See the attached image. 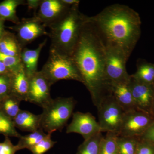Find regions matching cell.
<instances>
[{"label": "cell", "mask_w": 154, "mask_h": 154, "mask_svg": "<svg viewBox=\"0 0 154 154\" xmlns=\"http://www.w3.org/2000/svg\"><path fill=\"white\" fill-rule=\"evenodd\" d=\"M46 40L40 43L38 48L35 49H28L27 48H24L22 49V51L27 56L29 61H30V68L28 72V76L29 77L31 76L32 75L36 72L38 68V58L42 50L46 44Z\"/></svg>", "instance_id": "cell-25"}, {"label": "cell", "mask_w": 154, "mask_h": 154, "mask_svg": "<svg viewBox=\"0 0 154 154\" xmlns=\"http://www.w3.org/2000/svg\"><path fill=\"white\" fill-rule=\"evenodd\" d=\"M139 137L119 136L117 154H135Z\"/></svg>", "instance_id": "cell-23"}, {"label": "cell", "mask_w": 154, "mask_h": 154, "mask_svg": "<svg viewBox=\"0 0 154 154\" xmlns=\"http://www.w3.org/2000/svg\"><path fill=\"white\" fill-rule=\"evenodd\" d=\"M152 115L154 116V99L153 103L152 108Z\"/></svg>", "instance_id": "cell-37"}, {"label": "cell", "mask_w": 154, "mask_h": 154, "mask_svg": "<svg viewBox=\"0 0 154 154\" xmlns=\"http://www.w3.org/2000/svg\"><path fill=\"white\" fill-rule=\"evenodd\" d=\"M139 138L141 139L149 141L154 143V120L145 132Z\"/></svg>", "instance_id": "cell-32"}, {"label": "cell", "mask_w": 154, "mask_h": 154, "mask_svg": "<svg viewBox=\"0 0 154 154\" xmlns=\"http://www.w3.org/2000/svg\"><path fill=\"white\" fill-rule=\"evenodd\" d=\"M40 71L51 85L60 80H74L82 83L79 72L71 57L50 49L47 61Z\"/></svg>", "instance_id": "cell-5"}, {"label": "cell", "mask_w": 154, "mask_h": 154, "mask_svg": "<svg viewBox=\"0 0 154 154\" xmlns=\"http://www.w3.org/2000/svg\"><path fill=\"white\" fill-rule=\"evenodd\" d=\"M11 75H0V99H2L11 94Z\"/></svg>", "instance_id": "cell-29"}, {"label": "cell", "mask_w": 154, "mask_h": 154, "mask_svg": "<svg viewBox=\"0 0 154 154\" xmlns=\"http://www.w3.org/2000/svg\"><path fill=\"white\" fill-rule=\"evenodd\" d=\"M101 132H114L119 135L125 112L111 94L105 97L97 107Z\"/></svg>", "instance_id": "cell-6"}, {"label": "cell", "mask_w": 154, "mask_h": 154, "mask_svg": "<svg viewBox=\"0 0 154 154\" xmlns=\"http://www.w3.org/2000/svg\"><path fill=\"white\" fill-rule=\"evenodd\" d=\"M154 120L151 114L137 109L125 112L119 136L140 137Z\"/></svg>", "instance_id": "cell-7"}, {"label": "cell", "mask_w": 154, "mask_h": 154, "mask_svg": "<svg viewBox=\"0 0 154 154\" xmlns=\"http://www.w3.org/2000/svg\"><path fill=\"white\" fill-rule=\"evenodd\" d=\"M117 134L107 132L105 137H103L100 143V154H117Z\"/></svg>", "instance_id": "cell-24"}, {"label": "cell", "mask_w": 154, "mask_h": 154, "mask_svg": "<svg viewBox=\"0 0 154 154\" xmlns=\"http://www.w3.org/2000/svg\"><path fill=\"white\" fill-rule=\"evenodd\" d=\"M71 57L79 72L82 84L91 94L93 103L98 107L111 93L105 74L106 48L89 17Z\"/></svg>", "instance_id": "cell-1"}, {"label": "cell", "mask_w": 154, "mask_h": 154, "mask_svg": "<svg viewBox=\"0 0 154 154\" xmlns=\"http://www.w3.org/2000/svg\"><path fill=\"white\" fill-rule=\"evenodd\" d=\"M2 99H0V105H1V101H2Z\"/></svg>", "instance_id": "cell-38"}, {"label": "cell", "mask_w": 154, "mask_h": 154, "mask_svg": "<svg viewBox=\"0 0 154 154\" xmlns=\"http://www.w3.org/2000/svg\"><path fill=\"white\" fill-rule=\"evenodd\" d=\"M40 1H27L26 4H28L30 9L31 8H38Z\"/></svg>", "instance_id": "cell-34"}, {"label": "cell", "mask_w": 154, "mask_h": 154, "mask_svg": "<svg viewBox=\"0 0 154 154\" xmlns=\"http://www.w3.org/2000/svg\"><path fill=\"white\" fill-rule=\"evenodd\" d=\"M106 48H116L129 58L141 33L139 15L128 6L115 4L89 17Z\"/></svg>", "instance_id": "cell-2"}, {"label": "cell", "mask_w": 154, "mask_h": 154, "mask_svg": "<svg viewBox=\"0 0 154 154\" xmlns=\"http://www.w3.org/2000/svg\"><path fill=\"white\" fill-rule=\"evenodd\" d=\"M0 134L5 137L20 138L19 134L14 126L13 120L7 117L0 111Z\"/></svg>", "instance_id": "cell-26"}, {"label": "cell", "mask_w": 154, "mask_h": 154, "mask_svg": "<svg viewBox=\"0 0 154 154\" xmlns=\"http://www.w3.org/2000/svg\"><path fill=\"white\" fill-rule=\"evenodd\" d=\"M129 86L137 109L152 115L154 85L141 82L135 79L131 75Z\"/></svg>", "instance_id": "cell-12"}, {"label": "cell", "mask_w": 154, "mask_h": 154, "mask_svg": "<svg viewBox=\"0 0 154 154\" xmlns=\"http://www.w3.org/2000/svg\"><path fill=\"white\" fill-rule=\"evenodd\" d=\"M23 49L17 37L4 33L0 39V53L5 55L21 57Z\"/></svg>", "instance_id": "cell-17"}, {"label": "cell", "mask_w": 154, "mask_h": 154, "mask_svg": "<svg viewBox=\"0 0 154 154\" xmlns=\"http://www.w3.org/2000/svg\"><path fill=\"white\" fill-rule=\"evenodd\" d=\"M26 4L24 0H6L0 3V19L9 20L15 23L19 22L16 14L17 7Z\"/></svg>", "instance_id": "cell-18"}, {"label": "cell", "mask_w": 154, "mask_h": 154, "mask_svg": "<svg viewBox=\"0 0 154 154\" xmlns=\"http://www.w3.org/2000/svg\"><path fill=\"white\" fill-rule=\"evenodd\" d=\"M52 86L40 71L29 77L27 102L43 107L52 99L50 95Z\"/></svg>", "instance_id": "cell-9"}, {"label": "cell", "mask_w": 154, "mask_h": 154, "mask_svg": "<svg viewBox=\"0 0 154 154\" xmlns=\"http://www.w3.org/2000/svg\"><path fill=\"white\" fill-rule=\"evenodd\" d=\"M18 151L17 145H14L8 137H5V141L0 143V154H15Z\"/></svg>", "instance_id": "cell-31"}, {"label": "cell", "mask_w": 154, "mask_h": 154, "mask_svg": "<svg viewBox=\"0 0 154 154\" xmlns=\"http://www.w3.org/2000/svg\"><path fill=\"white\" fill-rule=\"evenodd\" d=\"M62 2L70 7L77 5H79L80 2L79 0H62Z\"/></svg>", "instance_id": "cell-35"}, {"label": "cell", "mask_w": 154, "mask_h": 154, "mask_svg": "<svg viewBox=\"0 0 154 154\" xmlns=\"http://www.w3.org/2000/svg\"><path fill=\"white\" fill-rule=\"evenodd\" d=\"M70 7L62 0H41L35 17L45 27L49 28L63 17L69 10Z\"/></svg>", "instance_id": "cell-13"}, {"label": "cell", "mask_w": 154, "mask_h": 154, "mask_svg": "<svg viewBox=\"0 0 154 154\" xmlns=\"http://www.w3.org/2000/svg\"><path fill=\"white\" fill-rule=\"evenodd\" d=\"M21 100L10 94L2 99L0 105V111L7 117L13 120L21 110Z\"/></svg>", "instance_id": "cell-19"}, {"label": "cell", "mask_w": 154, "mask_h": 154, "mask_svg": "<svg viewBox=\"0 0 154 154\" xmlns=\"http://www.w3.org/2000/svg\"><path fill=\"white\" fill-rule=\"evenodd\" d=\"M5 33L4 30V21L0 19V39L2 38Z\"/></svg>", "instance_id": "cell-36"}, {"label": "cell", "mask_w": 154, "mask_h": 154, "mask_svg": "<svg viewBox=\"0 0 154 154\" xmlns=\"http://www.w3.org/2000/svg\"><path fill=\"white\" fill-rule=\"evenodd\" d=\"M103 136L99 133L81 144L77 151V154H99L100 143Z\"/></svg>", "instance_id": "cell-22"}, {"label": "cell", "mask_w": 154, "mask_h": 154, "mask_svg": "<svg viewBox=\"0 0 154 154\" xmlns=\"http://www.w3.org/2000/svg\"><path fill=\"white\" fill-rule=\"evenodd\" d=\"M111 95L125 112L137 109L128 83H111L110 84Z\"/></svg>", "instance_id": "cell-14"}, {"label": "cell", "mask_w": 154, "mask_h": 154, "mask_svg": "<svg viewBox=\"0 0 154 154\" xmlns=\"http://www.w3.org/2000/svg\"><path fill=\"white\" fill-rule=\"evenodd\" d=\"M12 74V73L0 61V75H11Z\"/></svg>", "instance_id": "cell-33"}, {"label": "cell", "mask_w": 154, "mask_h": 154, "mask_svg": "<svg viewBox=\"0 0 154 154\" xmlns=\"http://www.w3.org/2000/svg\"><path fill=\"white\" fill-rule=\"evenodd\" d=\"M45 26L36 17L23 18L17 23V38L23 48L43 35H48Z\"/></svg>", "instance_id": "cell-10"}, {"label": "cell", "mask_w": 154, "mask_h": 154, "mask_svg": "<svg viewBox=\"0 0 154 154\" xmlns=\"http://www.w3.org/2000/svg\"><path fill=\"white\" fill-rule=\"evenodd\" d=\"M89 17L79 11L78 5L72 6L63 17L49 27L50 49L71 57Z\"/></svg>", "instance_id": "cell-3"}, {"label": "cell", "mask_w": 154, "mask_h": 154, "mask_svg": "<svg viewBox=\"0 0 154 154\" xmlns=\"http://www.w3.org/2000/svg\"><path fill=\"white\" fill-rule=\"evenodd\" d=\"M29 85V77L22 65L19 69L11 75V95L22 101L27 102Z\"/></svg>", "instance_id": "cell-15"}, {"label": "cell", "mask_w": 154, "mask_h": 154, "mask_svg": "<svg viewBox=\"0 0 154 154\" xmlns=\"http://www.w3.org/2000/svg\"><path fill=\"white\" fill-rule=\"evenodd\" d=\"M0 61L13 73L22 66L21 57L5 55L0 53Z\"/></svg>", "instance_id": "cell-28"}, {"label": "cell", "mask_w": 154, "mask_h": 154, "mask_svg": "<svg viewBox=\"0 0 154 154\" xmlns=\"http://www.w3.org/2000/svg\"><path fill=\"white\" fill-rule=\"evenodd\" d=\"M47 134L44 132L41 128L29 134L21 136L19 138L18 143L17 145L19 151L24 149L29 150L32 147L40 142L47 136Z\"/></svg>", "instance_id": "cell-21"}, {"label": "cell", "mask_w": 154, "mask_h": 154, "mask_svg": "<svg viewBox=\"0 0 154 154\" xmlns=\"http://www.w3.org/2000/svg\"><path fill=\"white\" fill-rule=\"evenodd\" d=\"M75 105L72 97L52 99L42 107L40 128L47 133L61 131L72 115Z\"/></svg>", "instance_id": "cell-4"}, {"label": "cell", "mask_w": 154, "mask_h": 154, "mask_svg": "<svg viewBox=\"0 0 154 154\" xmlns=\"http://www.w3.org/2000/svg\"><path fill=\"white\" fill-rule=\"evenodd\" d=\"M135 154H154V143L139 139Z\"/></svg>", "instance_id": "cell-30"}, {"label": "cell", "mask_w": 154, "mask_h": 154, "mask_svg": "<svg viewBox=\"0 0 154 154\" xmlns=\"http://www.w3.org/2000/svg\"><path fill=\"white\" fill-rule=\"evenodd\" d=\"M66 132L79 134L86 140L101 131L99 122L92 114L77 112L73 113L72 120L67 127Z\"/></svg>", "instance_id": "cell-11"}, {"label": "cell", "mask_w": 154, "mask_h": 154, "mask_svg": "<svg viewBox=\"0 0 154 154\" xmlns=\"http://www.w3.org/2000/svg\"><path fill=\"white\" fill-rule=\"evenodd\" d=\"M135 79L141 82L154 85V64L148 63H143L138 65L137 70L131 75Z\"/></svg>", "instance_id": "cell-20"}, {"label": "cell", "mask_w": 154, "mask_h": 154, "mask_svg": "<svg viewBox=\"0 0 154 154\" xmlns=\"http://www.w3.org/2000/svg\"><path fill=\"white\" fill-rule=\"evenodd\" d=\"M106 49L105 74L107 81L110 84L129 82L131 75L128 73L126 69L128 58L116 48H106Z\"/></svg>", "instance_id": "cell-8"}, {"label": "cell", "mask_w": 154, "mask_h": 154, "mask_svg": "<svg viewBox=\"0 0 154 154\" xmlns=\"http://www.w3.org/2000/svg\"><path fill=\"white\" fill-rule=\"evenodd\" d=\"M52 134L47 133V136L43 140L29 149L32 154H44L53 147L57 142L52 140Z\"/></svg>", "instance_id": "cell-27"}, {"label": "cell", "mask_w": 154, "mask_h": 154, "mask_svg": "<svg viewBox=\"0 0 154 154\" xmlns=\"http://www.w3.org/2000/svg\"><path fill=\"white\" fill-rule=\"evenodd\" d=\"M40 114L36 115L27 110H21L13 121L16 128L31 133L40 128Z\"/></svg>", "instance_id": "cell-16"}]
</instances>
